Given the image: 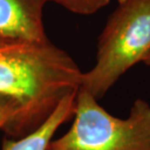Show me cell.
Returning a JSON list of instances; mask_svg holds the SVG:
<instances>
[{"instance_id":"6da1fadb","label":"cell","mask_w":150,"mask_h":150,"mask_svg":"<svg viewBox=\"0 0 150 150\" xmlns=\"http://www.w3.org/2000/svg\"><path fill=\"white\" fill-rule=\"evenodd\" d=\"M82 75L69 54L50 41L0 45V94L15 98L20 107L8 137L20 139L38 129L65 96L79 89Z\"/></svg>"},{"instance_id":"9c48e42d","label":"cell","mask_w":150,"mask_h":150,"mask_svg":"<svg viewBox=\"0 0 150 150\" xmlns=\"http://www.w3.org/2000/svg\"><path fill=\"white\" fill-rule=\"evenodd\" d=\"M4 43H7V41H4V40H2V39H0V45H2Z\"/></svg>"},{"instance_id":"52a82bcc","label":"cell","mask_w":150,"mask_h":150,"mask_svg":"<svg viewBox=\"0 0 150 150\" xmlns=\"http://www.w3.org/2000/svg\"><path fill=\"white\" fill-rule=\"evenodd\" d=\"M56 3L74 14L89 16L104 8L110 0H46Z\"/></svg>"},{"instance_id":"8992f818","label":"cell","mask_w":150,"mask_h":150,"mask_svg":"<svg viewBox=\"0 0 150 150\" xmlns=\"http://www.w3.org/2000/svg\"><path fill=\"white\" fill-rule=\"evenodd\" d=\"M19 113L20 107L17 100L10 96L0 94V129L7 137H10Z\"/></svg>"},{"instance_id":"ba28073f","label":"cell","mask_w":150,"mask_h":150,"mask_svg":"<svg viewBox=\"0 0 150 150\" xmlns=\"http://www.w3.org/2000/svg\"><path fill=\"white\" fill-rule=\"evenodd\" d=\"M143 64H146L147 67H150V53L146 56V58L144 59V61H143Z\"/></svg>"},{"instance_id":"3957f363","label":"cell","mask_w":150,"mask_h":150,"mask_svg":"<svg viewBox=\"0 0 150 150\" xmlns=\"http://www.w3.org/2000/svg\"><path fill=\"white\" fill-rule=\"evenodd\" d=\"M73 122L47 150H150V104L139 98L126 118L113 116L79 88Z\"/></svg>"},{"instance_id":"7a4b0ae2","label":"cell","mask_w":150,"mask_h":150,"mask_svg":"<svg viewBox=\"0 0 150 150\" xmlns=\"http://www.w3.org/2000/svg\"><path fill=\"white\" fill-rule=\"evenodd\" d=\"M150 53V0H117L98 36L96 62L79 88L100 100Z\"/></svg>"},{"instance_id":"5b68a950","label":"cell","mask_w":150,"mask_h":150,"mask_svg":"<svg viewBox=\"0 0 150 150\" xmlns=\"http://www.w3.org/2000/svg\"><path fill=\"white\" fill-rule=\"evenodd\" d=\"M77 92L78 90L65 96L49 118L32 133L20 139L5 137L1 150H47L59 128L73 117Z\"/></svg>"},{"instance_id":"277c9868","label":"cell","mask_w":150,"mask_h":150,"mask_svg":"<svg viewBox=\"0 0 150 150\" xmlns=\"http://www.w3.org/2000/svg\"><path fill=\"white\" fill-rule=\"evenodd\" d=\"M46 0H0V39L7 42L49 41L43 25Z\"/></svg>"}]
</instances>
